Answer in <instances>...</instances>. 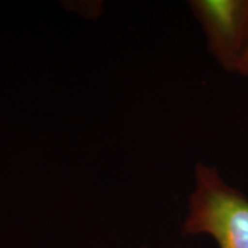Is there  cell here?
<instances>
[{"label":"cell","mask_w":248,"mask_h":248,"mask_svg":"<svg viewBox=\"0 0 248 248\" xmlns=\"http://www.w3.org/2000/svg\"><path fill=\"white\" fill-rule=\"evenodd\" d=\"M195 181L184 233L212 235L219 248H248V198L213 167L198 163Z\"/></svg>","instance_id":"cell-1"},{"label":"cell","mask_w":248,"mask_h":248,"mask_svg":"<svg viewBox=\"0 0 248 248\" xmlns=\"http://www.w3.org/2000/svg\"><path fill=\"white\" fill-rule=\"evenodd\" d=\"M190 7L213 57L225 70L238 71L248 47V0H194Z\"/></svg>","instance_id":"cell-2"},{"label":"cell","mask_w":248,"mask_h":248,"mask_svg":"<svg viewBox=\"0 0 248 248\" xmlns=\"http://www.w3.org/2000/svg\"><path fill=\"white\" fill-rule=\"evenodd\" d=\"M237 73H239L240 75H243V76L248 77V47L246 51H245L244 57H243V59H241Z\"/></svg>","instance_id":"cell-3"}]
</instances>
